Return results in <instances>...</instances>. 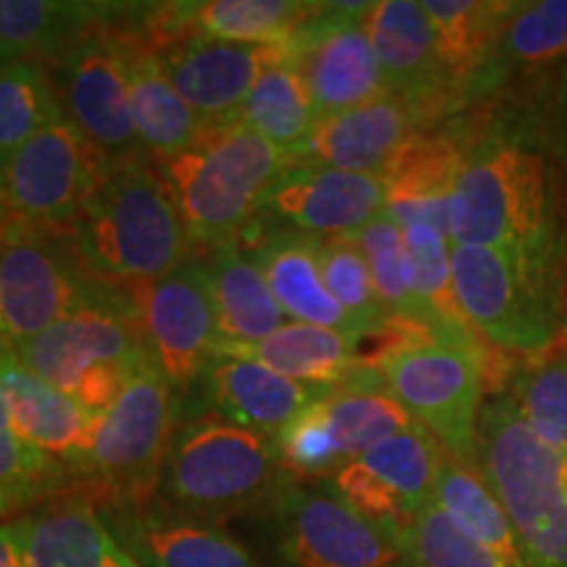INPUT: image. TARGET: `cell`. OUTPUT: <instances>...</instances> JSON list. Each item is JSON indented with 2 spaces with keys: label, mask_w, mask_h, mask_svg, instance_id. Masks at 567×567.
<instances>
[{
  "label": "cell",
  "mask_w": 567,
  "mask_h": 567,
  "mask_svg": "<svg viewBox=\"0 0 567 567\" xmlns=\"http://www.w3.org/2000/svg\"><path fill=\"white\" fill-rule=\"evenodd\" d=\"M318 264L329 292L358 326L360 337L375 334L389 313L375 292L365 252L354 237H318Z\"/></svg>",
  "instance_id": "obj_39"
},
{
  "label": "cell",
  "mask_w": 567,
  "mask_h": 567,
  "mask_svg": "<svg viewBox=\"0 0 567 567\" xmlns=\"http://www.w3.org/2000/svg\"><path fill=\"white\" fill-rule=\"evenodd\" d=\"M463 161L465 151H460L455 137L413 134L381 174L386 182V216L400 229L431 224L450 237L452 193Z\"/></svg>",
  "instance_id": "obj_27"
},
{
  "label": "cell",
  "mask_w": 567,
  "mask_h": 567,
  "mask_svg": "<svg viewBox=\"0 0 567 567\" xmlns=\"http://www.w3.org/2000/svg\"><path fill=\"white\" fill-rule=\"evenodd\" d=\"M126 9L130 6H122L113 17L111 32L126 66L140 145L151 153V158L189 151L200 140L205 122L189 109L163 71L158 51L137 19V6L134 11Z\"/></svg>",
  "instance_id": "obj_22"
},
{
  "label": "cell",
  "mask_w": 567,
  "mask_h": 567,
  "mask_svg": "<svg viewBox=\"0 0 567 567\" xmlns=\"http://www.w3.org/2000/svg\"><path fill=\"white\" fill-rule=\"evenodd\" d=\"M11 59H9V55H6V53H0V71H3L6 66H11Z\"/></svg>",
  "instance_id": "obj_47"
},
{
  "label": "cell",
  "mask_w": 567,
  "mask_h": 567,
  "mask_svg": "<svg viewBox=\"0 0 567 567\" xmlns=\"http://www.w3.org/2000/svg\"><path fill=\"white\" fill-rule=\"evenodd\" d=\"M360 368L384 375L402 408L442 444L446 455L476 465L486 352L473 331L389 318L360 339Z\"/></svg>",
  "instance_id": "obj_2"
},
{
  "label": "cell",
  "mask_w": 567,
  "mask_h": 567,
  "mask_svg": "<svg viewBox=\"0 0 567 567\" xmlns=\"http://www.w3.org/2000/svg\"><path fill=\"white\" fill-rule=\"evenodd\" d=\"M476 465L513 523L526 567H567V465L509 394L481 408Z\"/></svg>",
  "instance_id": "obj_6"
},
{
  "label": "cell",
  "mask_w": 567,
  "mask_h": 567,
  "mask_svg": "<svg viewBox=\"0 0 567 567\" xmlns=\"http://www.w3.org/2000/svg\"><path fill=\"white\" fill-rule=\"evenodd\" d=\"M172 384L153 363L134 371L118 400L97 417L80 471L76 496L101 507H147L158 499L174 442Z\"/></svg>",
  "instance_id": "obj_7"
},
{
  "label": "cell",
  "mask_w": 567,
  "mask_h": 567,
  "mask_svg": "<svg viewBox=\"0 0 567 567\" xmlns=\"http://www.w3.org/2000/svg\"><path fill=\"white\" fill-rule=\"evenodd\" d=\"M126 289L163 379L172 386H189L200 379L221 339L205 266L187 264L163 279Z\"/></svg>",
  "instance_id": "obj_15"
},
{
  "label": "cell",
  "mask_w": 567,
  "mask_h": 567,
  "mask_svg": "<svg viewBox=\"0 0 567 567\" xmlns=\"http://www.w3.org/2000/svg\"><path fill=\"white\" fill-rule=\"evenodd\" d=\"M534 434L567 465V360H544L515 375L507 389Z\"/></svg>",
  "instance_id": "obj_41"
},
{
  "label": "cell",
  "mask_w": 567,
  "mask_h": 567,
  "mask_svg": "<svg viewBox=\"0 0 567 567\" xmlns=\"http://www.w3.org/2000/svg\"><path fill=\"white\" fill-rule=\"evenodd\" d=\"M551 266L481 245H452L460 308L478 337L502 350L542 352L557 337Z\"/></svg>",
  "instance_id": "obj_9"
},
{
  "label": "cell",
  "mask_w": 567,
  "mask_h": 567,
  "mask_svg": "<svg viewBox=\"0 0 567 567\" xmlns=\"http://www.w3.org/2000/svg\"><path fill=\"white\" fill-rule=\"evenodd\" d=\"M358 347L360 339L344 334V331L292 321L284 323L264 342H218L213 347V354L255 360V363L271 368L295 384L331 392V389L347 384L363 371Z\"/></svg>",
  "instance_id": "obj_29"
},
{
  "label": "cell",
  "mask_w": 567,
  "mask_h": 567,
  "mask_svg": "<svg viewBox=\"0 0 567 567\" xmlns=\"http://www.w3.org/2000/svg\"><path fill=\"white\" fill-rule=\"evenodd\" d=\"M208 284L218 321V342L255 344L264 342L287 323V313L268 287L255 258L234 239L210 247Z\"/></svg>",
  "instance_id": "obj_30"
},
{
  "label": "cell",
  "mask_w": 567,
  "mask_h": 567,
  "mask_svg": "<svg viewBox=\"0 0 567 567\" xmlns=\"http://www.w3.org/2000/svg\"><path fill=\"white\" fill-rule=\"evenodd\" d=\"M415 122L413 105L384 92L371 103L321 118L310 137L292 153V163L352 174H384L413 137Z\"/></svg>",
  "instance_id": "obj_23"
},
{
  "label": "cell",
  "mask_w": 567,
  "mask_h": 567,
  "mask_svg": "<svg viewBox=\"0 0 567 567\" xmlns=\"http://www.w3.org/2000/svg\"><path fill=\"white\" fill-rule=\"evenodd\" d=\"M402 234H405L408 247L410 284H413L415 300L421 305L425 321L439 329L473 331L455 295L450 237L431 224L402 226Z\"/></svg>",
  "instance_id": "obj_37"
},
{
  "label": "cell",
  "mask_w": 567,
  "mask_h": 567,
  "mask_svg": "<svg viewBox=\"0 0 567 567\" xmlns=\"http://www.w3.org/2000/svg\"><path fill=\"white\" fill-rule=\"evenodd\" d=\"M264 208L310 237H352L386 213V182L381 174L289 166Z\"/></svg>",
  "instance_id": "obj_18"
},
{
  "label": "cell",
  "mask_w": 567,
  "mask_h": 567,
  "mask_svg": "<svg viewBox=\"0 0 567 567\" xmlns=\"http://www.w3.org/2000/svg\"><path fill=\"white\" fill-rule=\"evenodd\" d=\"M13 354L27 371L69 396L82 375L97 365L137 371L153 363L126 287H113L109 295L82 305Z\"/></svg>",
  "instance_id": "obj_12"
},
{
  "label": "cell",
  "mask_w": 567,
  "mask_h": 567,
  "mask_svg": "<svg viewBox=\"0 0 567 567\" xmlns=\"http://www.w3.org/2000/svg\"><path fill=\"white\" fill-rule=\"evenodd\" d=\"M400 544L410 567H505L486 547L463 534L434 502L402 528Z\"/></svg>",
  "instance_id": "obj_42"
},
{
  "label": "cell",
  "mask_w": 567,
  "mask_h": 567,
  "mask_svg": "<svg viewBox=\"0 0 567 567\" xmlns=\"http://www.w3.org/2000/svg\"><path fill=\"white\" fill-rule=\"evenodd\" d=\"M0 567H27L24 559L19 555L17 544H13L9 534H6L3 523H0Z\"/></svg>",
  "instance_id": "obj_45"
},
{
  "label": "cell",
  "mask_w": 567,
  "mask_h": 567,
  "mask_svg": "<svg viewBox=\"0 0 567 567\" xmlns=\"http://www.w3.org/2000/svg\"><path fill=\"white\" fill-rule=\"evenodd\" d=\"M153 161L195 245L210 247L237 239L281 174L295 166L292 155L243 122L205 124L189 151Z\"/></svg>",
  "instance_id": "obj_5"
},
{
  "label": "cell",
  "mask_w": 567,
  "mask_h": 567,
  "mask_svg": "<svg viewBox=\"0 0 567 567\" xmlns=\"http://www.w3.org/2000/svg\"><path fill=\"white\" fill-rule=\"evenodd\" d=\"M365 32L379 59L386 92L413 105L417 118L455 87L446 71L434 24L423 3L381 0L365 13Z\"/></svg>",
  "instance_id": "obj_21"
},
{
  "label": "cell",
  "mask_w": 567,
  "mask_h": 567,
  "mask_svg": "<svg viewBox=\"0 0 567 567\" xmlns=\"http://www.w3.org/2000/svg\"><path fill=\"white\" fill-rule=\"evenodd\" d=\"M442 460V444L413 423L339 467L329 484L360 515L400 536L434 502Z\"/></svg>",
  "instance_id": "obj_16"
},
{
  "label": "cell",
  "mask_w": 567,
  "mask_h": 567,
  "mask_svg": "<svg viewBox=\"0 0 567 567\" xmlns=\"http://www.w3.org/2000/svg\"><path fill=\"white\" fill-rule=\"evenodd\" d=\"M116 11V3L0 0V53L11 61H45L55 66L84 32Z\"/></svg>",
  "instance_id": "obj_31"
},
{
  "label": "cell",
  "mask_w": 567,
  "mask_h": 567,
  "mask_svg": "<svg viewBox=\"0 0 567 567\" xmlns=\"http://www.w3.org/2000/svg\"><path fill=\"white\" fill-rule=\"evenodd\" d=\"M250 255L264 271L284 313L300 323L323 326V329H337L363 339L352 318L326 287L321 264H318V237L287 226V229L260 234L252 243Z\"/></svg>",
  "instance_id": "obj_28"
},
{
  "label": "cell",
  "mask_w": 567,
  "mask_h": 567,
  "mask_svg": "<svg viewBox=\"0 0 567 567\" xmlns=\"http://www.w3.org/2000/svg\"><path fill=\"white\" fill-rule=\"evenodd\" d=\"M61 234L97 279L134 287L189 264L195 239L153 158H111L101 184Z\"/></svg>",
  "instance_id": "obj_1"
},
{
  "label": "cell",
  "mask_w": 567,
  "mask_h": 567,
  "mask_svg": "<svg viewBox=\"0 0 567 567\" xmlns=\"http://www.w3.org/2000/svg\"><path fill=\"white\" fill-rule=\"evenodd\" d=\"M97 515L142 567H268L226 530L163 499L147 507H101Z\"/></svg>",
  "instance_id": "obj_19"
},
{
  "label": "cell",
  "mask_w": 567,
  "mask_h": 567,
  "mask_svg": "<svg viewBox=\"0 0 567 567\" xmlns=\"http://www.w3.org/2000/svg\"><path fill=\"white\" fill-rule=\"evenodd\" d=\"M287 45L176 40L155 51H158L163 71L189 109L205 124H226L237 122L260 74L287 59Z\"/></svg>",
  "instance_id": "obj_17"
},
{
  "label": "cell",
  "mask_w": 567,
  "mask_h": 567,
  "mask_svg": "<svg viewBox=\"0 0 567 567\" xmlns=\"http://www.w3.org/2000/svg\"><path fill=\"white\" fill-rule=\"evenodd\" d=\"M368 9L371 3H323L289 40V59L308 84L318 118L352 111L386 92L365 32Z\"/></svg>",
  "instance_id": "obj_13"
},
{
  "label": "cell",
  "mask_w": 567,
  "mask_h": 567,
  "mask_svg": "<svg viewBox=\"0 0 567 567\" xmlns=\"http://www.w3.org/2000/svg\"><path fill=\"white\" fill-rule=\"evenodd\" d=\"M27 567H142L111 534L97 507L84 496L3 523Z\"/></svg>",
  "instance_id": "obj_25"
},
{
  "label": "cell",
  "mask_w": 567,
  "mask_h": 567,
  "mask_svg": "<svg viewBox=\"0 0 567 567\" xmlns=\"http://www.w3.org/2000/svg\"><path fill=\"white\" fill-rule=\"evenodd\" d=\"M61 116L51 63L13 61L0 71V168Z\"/></svg>",
  "instance_id": "obj_36"
},
{
  "label": "cell",
  "mask_w": 567,
  "mask_h": 567,
  "mask_svg": "<svg viewBox=\"0 0 567 567\" xmlns=\"http://www.w3.org/2000/svg\"><path fill=\"white\" fill-rule=\"evenodd\" d=\"M237 122L289 155L310 137L321 118H318L308 84L289 55L260 74Z\"/></svg>",
  "instance_id": "obj_35"
},
{
  "label": "cell",
  "mask_w": 567,
  "mask_h": 567,
  "mask_svg": "<svg viewBox=\"0 0 567 567\" xmlns=\"http://www.w3.org/2000/svg\"><path fill=\"white\" fill-rule=\"evenodd\" d=\"M69 486L66 473L17 434L9 402L0 392V520L32 513L45 496Z\"/></svg>",
  "instance_id": "obj_38"
},
{
  "label": "cell",
  "mask_w": 567,
  "mask_h": 567,
  "mask_svg": "<svg viewBox=\"0 0 567 567\" xmlns=\"http://www.w3.org/2000/svg\"><path fill=\"white\" fill-rule=\"evenodd\" d=\"M11 221V213H9V208H6V203H3V195H0V231L6 229V224Z\"/></svg>",
  "instance_id": "obj_46"
},
{
  "label": "cell",
  "mask_w": 567,
  "mask_h": 567,
  "mask_svg": "<svg viewBox=\"0 0 567 567\" xmlns=\"http://www.w3.org/2000/svg\"><path fill=\"white\" fill-rule=\"evenodd\" d=\"M507 61L542 66L567 55V0L517 3L496 51Z\"/></svg>",
  "instance_id": "obj_43"
},
{
  "label": "cell",
  "mask_w": 567,
  "mask_h": 567,
  "mask_svg": "<svg viewBox=\"0 0 567 567\" xmlns=\"http://www.w3.org/2000/svg\"><path fill=\"white\" fill-rule=\"evenodd\" d=\"M109 163V155L61 116L0 168V195L17 221L63 231L97 189Z\"/></svg>",
  "instance_id": "obj_10"
},
{
  "label": "cell",
  "mask_w": 567,
  "mask_h": 567,
  "mask_svg": "<svg viewBox=\"0 0 567 567\" xmlns=\"http://www.w3.org/2000/svg\"><path fill=\"white\" fill-rule=\"evenodd\" d=\"M321 400L305 410L302 415H297L274 439L281 465L287 467V473L297 484L300 481H331L337 476L339 467H344V457L339 452L334 431H331Z\"/></svg>",
  "instance_id": "obj_44"
},
{
  "label": "cell",
  "mask_w": 567,
  "mask_h": 567,
  "mask_svg": "<svg viewBox=\"0 0 567 567\" xmlns=\"http://www.w3.org/2000/svg\"><path fill=\"white\" fill-rule=\"evenodd\" d=\"M321 9L302 0H197L140 6V21L155 48L176 40L287 45Z\"/></svg>",
  "instance_id": "obj_20"
},
{
  "label": "cell",
  "mask_w": 567,
  "mask_h": 567,
  "mask_svg": "<svg viewBox=\"0 0 567 567\" xmlns=\"http://www.w3.org/2000/svg\"><path fill=\"white\" fill-rule=\"evenodd\" d=\"M284 567H408L400 536L331 488L295 484L271 509Z\"/></svg>",
  "instance_id": "obj_11"
},
{
  "label": "cell",
  "mask_w": 567,
  "mask_h": 567,
  "mask_svg": "<svg viewBox=\"0 0 567 567\" xmlns=\"http://www.w3.org/2000/svg\"><path fill=\"white\" fill-rule=\"evenodd\" d=\"M203 375L216 413L271 439L326 394L323 389L295 384L255 360L226 354H213Z\"/></svg>",
  "instance_id": "obj_26"
},
{
  "label": "cell",
  "mask_w": 567,
  "mask_h": 567,
  "mask_svg": "<svg viewBox=\"0 0 567 567\" xmlns=\"http://www.w3.org/2000/svg\"><path fill=\"white\" fill-rule=\"evenodd\" d=\"M113 17L84 32L53 71L63 118H69L103 155L124 158L140 153V137L126 66L111 32Z\"/></svg>",
  "instance_id": "obj_14"
},
{
  "label": "cell",
  "mask_w": 567,
  "mask_h": 567,
  "mask_svg": "<svg viewBox=\"0 0 567 567\" xmlns=\"http://www.w3.org/2000/svg\"><path fill=\"white\" fill-rule=\"evenodd\" d=\"M434 24L439 53L452 82L460 84L481 71L496 51L507 19L517 3L507 0H423Z\"/></svg>",
  "instance_id": "obj_34"
},
{
  "label": "cell",
  "mask_w": 567,
  "mask_h": 567,
  "mask_svg": "<svg viewBox=\"0 0 567 567\" xmlns=\"http://www.w3.org/2000/svg\"><path fill=\"white\" fill-rule=\"evenodd\" d=\"M354 243L365 252L368 266L375 284V292L384 305L389 318H410V321L429 323L421 313V305L415 300L413 284H410V264L405 234L392 218L381 216L363 231L352 234Z\"/></svg>",
  "instance_id": "obj_40"
},
{
  "label": "cell",
  "mask_w": 567,
  "mask_h": 567,
  "mask_svg": "<svg viewBox=\"0 0 567 567\" xmlns=\"http://www.w3.org/2000/svg\"><path fill=\"white\" fill-rule=\"evenodd\" d=\"M434 505L455 526L486 547L505 567H526L520 542L499 499L481 476L478 465L446 455L439 467Z\"/></svg>",
  "instance_id": "obj_32"
},
{
  "label": "cell",
  "mask_w": 567,
  "mask_h": 567,
  "mask_svg": "<svg viewBox=\"0 0 567 567\" xmlns=\"http://www.w3.org/2000/svg\"><path fill=\"white\" fill-rule=\"evenodd\" d=\"M6 352H9V350H6V344H3V337H0V358H3Z\"/></svg>",
  "instance_id": "obj_48"
},
{
  "label": "cell",
  "mask_w": 567,
  "mask_h": 567,
  "mask_svg": "<svg viewBox=\"0 0 567 567\" xmlns=\"http://www.w3.org/2000/svg\"><path fill=\"white\" fill-rule=\"evenodd\" d=\"M113 287L80 264L61 234L17 218L0 231V337L9 352Z\"/></svg>",
  "instance_id": "obj_8"
},
{
  "label": "cell",
  "mask_w": 567,
  "mask_h": 567,
  "mask_svg": "<svg viewBox=\"0 0 567 567\" xmlns=\"http://www.w3.org/2000/svg\"><path fill=\"white\" fill-rule=\"evenodd\" d=\"M321 405L344 465L415 423L386 389L384 375L375 371H360L347 384L326 392Z\"/></svg>",
  "instance_id": "obj_33"
},
{
  "label": "cell",
  "mask_w": 567,
  "mask_h": 567,
  "mask_svg": "<svg viewBox=\"0 0 567 567\" xmlns=\"http://www.w3.org/2000/svg\"><path fill=\"white\" fill-rule=\"evenodd\" d=\"M450 243L496 247L551 266L557 208L542 155L505 140L467 151L452 193Z\"/></svg>",
  "instance_id": "obj_4"
},
{
  "label": "cell",
  "mask_w": 567,
  "mask_h": 567,
  "mask_svg": "<svg viewBox=\"0 0 567 567\" xmlns=\"http://www.w3.org/2000/svg\"><path fill=\"white\" fill-rule=\"evenodd\" d=\"M295 484L271 436L205 413L174 434L161 494L179 513L216 526L234 515L271 513Z\"/></svg>",
  "instance_id": "obj_3"
},
{
  "label": "cell",
  "mask_w": 567,
  "mask_h": 567,
  "mask_svg": "<svg viewBox=\"0 0 567 567\" xmlns=\"http://www.w3.org/2000/svg\"><path fill=\"white\" fill-rule=\"evenodd\" d=\"M408 567H410V565H408Z\"/></svg>",
  "instance_id": "obj_49"
},
{
  "label": "cell",
  "mask_w": 567,
  "mask_h": 567,
  "mask_svg": "<svg viewBox=\"0 0 567 567\" xmlns=\"http://www.w3.org/2000/svg\"><path fill=\"white\" fill-rule=\"evenodd\" d=\"M0 392L9 402L11 423L27 444L66 473L71 484L87 455L97 417L69 394L27 371L13 352L0 358Z\"/></svg>",
  "instance_id": "obj_24"
}]
</instances>
